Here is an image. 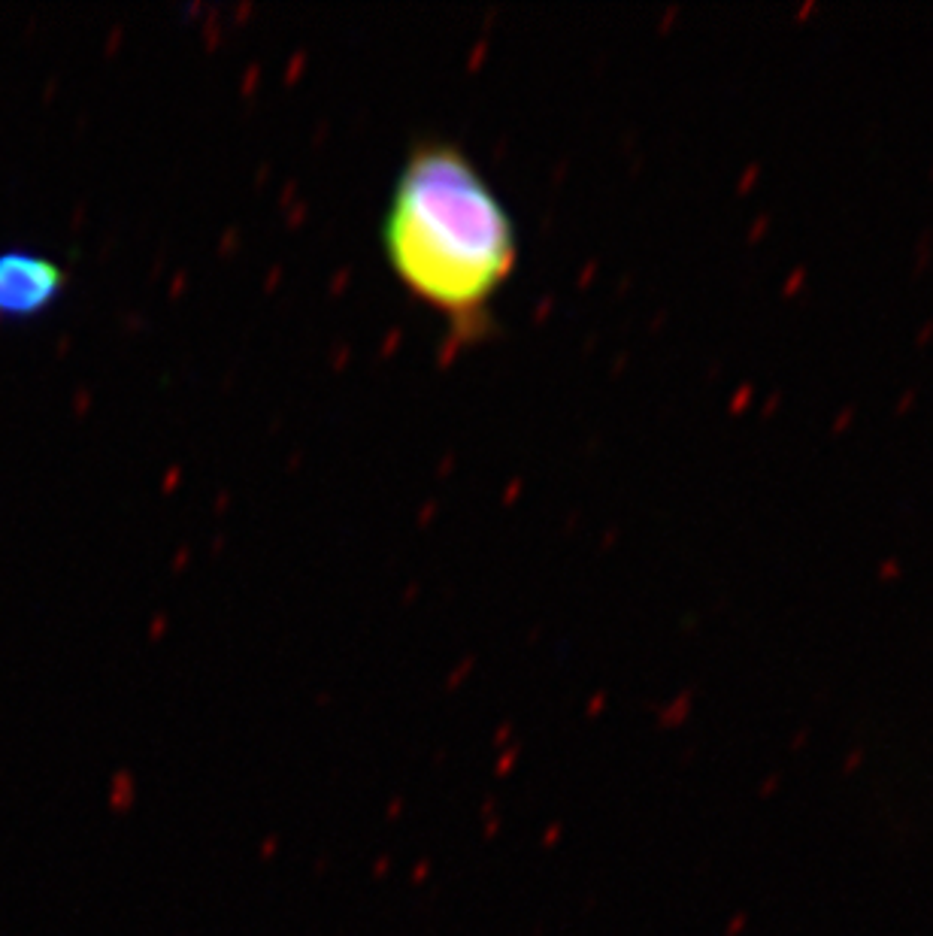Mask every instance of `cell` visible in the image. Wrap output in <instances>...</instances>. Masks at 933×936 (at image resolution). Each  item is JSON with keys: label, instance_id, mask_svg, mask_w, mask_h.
Instances as JSON below:
<instances>
[{"label": "cell", "instance_id": "obj_1", "mask_svg": "<svg viewBox=\"0 0 933 936\" xmlns=\"http://www.w3.org/2000/svg\"><path fill=\"white\" fill-rule=\"evenodd\" d=\"M394 276L449 322L458 343L488 337L491 306L509 282L518 243L506 206L449 140L409 149L382 222Z\"/></svg>", "mask_w": 933, "mask_h": 936}, {"label": "cell", "instance_id": "obj_2", "mask_svg": "<svg viewBox=\"0 0 933 936\" xmlns=\"http://www.w3.org/2000/svg\"><path fill=\"white\" fill-rule=\"evenodd\" d=\"M64 270L34 252H0V319H31L61 297Z\"/></svg>", "mask_w": 933, "mask_h": 936}]
</instances>
